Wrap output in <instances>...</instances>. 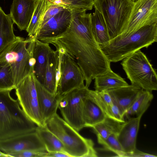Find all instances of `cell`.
Here are the masks:
<instances>
[{"mask_svg":"<svg viewBox=\"0 0 157 157\" xmlns=\"http://www.w3.org/2000/svg\"><path fill=\"white\" fill-rule=\"evenodd\" d=\"M43 42L53 45L56 50L75 62L82 72L87 88L97 76L111 68L110 62L94 37L91 24L86 21L70 23L65 33Z\"/></svg>","mask_w":157,"mask_h":157,"instance_id":"cell-1","label":"cell"},{"mask_svg":"<svg viewBox=\"0 0 157 157\" xmlns=\"http://www.w3.org/2000/svg\"><path fill=\"white\" fill-rule=\"evenodd\" d=\"M157 41V23L145 26L127 34H120L100 45L110 62H116Z\"/></svg>","mask_w":157,"mask_h":157,"instance_id":"cell-2","label":"cell"},{"mask_svg":"<svg viewBox=\"0 0 157 157\" xmlns=\"http://www.w3.org/2000/svg\"><path fill=\"white\" fill-rule=\"evenodd\" d=\"M10 90H0V140L35 131L36 125L26 115Z\"/></svg>","mask_w":157,"mask_h":157,"instance_id":"cell-3","label":"cell"},{"mask_svg":"<svg viewBox=\"0 0 157 157\" xmlns=\"http://www.w3.org/2000/svg\"><path fill=\"white\" fill-rule=\"evenodd\" d=\"M45 126L59 139L64 152L70 157L98 156L93 140L82 136L57 113L45 122Z\"/></svg>","mask_w":157,"mask_h":157,"instance_id":"cell-4","label":"cell"},{"mask_svg":"<svg viewBox=\"0 0 157 157\" xmlns=\"http://www.w3.org/2000/svg\"><path fill=\"white\" fill-rule=\"evenodd\" d=\"M35 40L18 36L0 55V61L7 62L10 66L15 86L26 77L34 74Z\"/></svg>","mask_w":157,"mask_h":157,"instance_id":"cell-5","label":"cell"},{"mask_svg":"<svg viewBox=\"0 0 157 157\" xmlns=\"http://www.w3.org/2000/svg\"><path fill=\"white\" fill-rule=\"evenodd\" d=\"M134 4L132 0H94V8L104 18L110 40L124 30Z\"/></svg>","mask_w":157,"mask_h":157,"instance_id":"cell-6","label":"cell"},{"mask_svg":"<svg viewBox=\"0 0 157 157\" xmlns=\"http://www.w3.org/2000/svg\"><path fill=\"white\" fill-rule=\"evenodd\" d=\"M122 60L121 64L131 83L151 92L157 90L156 72L144 53L139 50Z\"/></svg>","mask_w":157,"mask_h":157,"instance_id":"cell-7","label":"cell"},{"mask_svg":"<svg viewBox=\"0 0 157 157\" xmlns=\"http://www.w3.org/2000/svg\"><path fill=\"white\" fill-rule=\"evenodd\" d=\"M90 90L85 86L74 89L62 95L59 104L58 108L63 119L78 132L85 127L83 103Z\"/></svg>","mask_w":157,"mask_h":157,"instance_id":"cell-8","label":"cell"},{"mask_svg":"<svg viewBox=\"0 0 157 157\" xmlns=\"http://www.w3.org/2000/svg\"><path fill=\"white\" fill-rule=\"evenodd\" d=\"M33 73L25 78L16 86L15 94L26 115L37 126H45L40 110Z\"/></svg>","mask_w":157,"mask_h":157,"instance_id":"cell-9","label":"cell"},{"mask_svg":"<svg viewBox=\"0 0 157 157\" xmlns=\"http://www.w3.org/2000/svg\"><path fill=\"white\" fill-rule=\"evenodd\" d=\"M155 23H157V0H138L134 2L127 25L121 34H128Z\"/></svg>","mask_w":157,"mask_h":157,"instance_id":"cell-10","label":"cell"},{"mask_svg":"<svg viewBox=\"0 0 157 157\" xmlns=\"http://www.w3.org/2000/svg\"><path fill=\"white\" fill-rule=\"evenodd\" d=\"M84 81L82 72L75 62L67 55L62 54L61 76L56 94L62 96L74 89L84 87Z\"/></svg>","mask_w":157,"mask_h":157,"instance_id":"cell-11","label":"cell"},{"mask_svg":"<svg viewBox=\"0 0 157 157\" xmlns=\"http://www.w3.org/2000/svg\"><path fill=\"white\" fill-rule=\"evenodd\" d=\"M0 150L8 155L26 151L46 150L35 131L0 140Z\"/></svg>","mask_w":157,"mask_h":157,"instance_id":"cell-12","label":"cell"},{"mask_svg":"<svg viewBox=\"0 0 157 157\" xmlns=\"http://www.w3.org/2000/svg\"><path fill=\"white\" fill-rule=\"evenodd\" d=\"M71 18L70 9L60 11L41 26L33 37L43 42L62 34L68 29Z\"/></svg>","mask_w":157,"mask_h":157,"instance_id":"cell-13","label":"cell"},{"mask_svg":"<svg viewBox=\"0 0 157 157\" xmlns=\"http://www.w3.org/2000/svg\"><path fill=\"white\" fill-rule=\"evenodd\" d=\"M38 0H13L10 15L20 31L26 30Z\"/></svg>","mask_w":157,"mask_h":157,"instance_id":"cell-14","label":"cell"},{"mask_svg":"<svg viewBox=\"0 0 157 157\" xmlns=\"http://www.w3.org/2000/svg\"><path fill=\"white\" fill-rule=\"evenodd\" d=\"M144 90L134 83L106 90L111 96L113 102L125 115L140 93Z\"/></svg>","mask_w":157,"mask_h":157,"instance_id":"cell-15","label":"cell"},{"mask_svg":"<svg viewBox=\"0 0 157 157\" xmlns=\"http://www.w3.org/2000/svg\"><path fill=\"white\" fill-rule=\"evenodd\" d=\"M142 115L130 118L123 123L117 135V139L125 153H130L136 148V138Z\"/></svg>","mask_w":157,"mask_h":157,"instance_id":"cell-16","label":"cell"},{"mask_svg":"<svg viewBox=\"0 0 157 157\" xmlns=\"http://www.w3.org/2000/svg\"><path fill=\"white\" fill-rule=\"evenodd\" d=\"M35 81L39 106L45 124L47 120L57 113L62 96L53 94L48 91L36 77Z\"/></svg>","mask_w":157,"mask_h":157,"instance_id":"cell-17","label":"cell"},{"mask_svg":"<svg viewBox=\"0 0 157 157\" xmlns=\"http://www.w3.org/2000/svg\"><path fill=\"white\" fill-rule=\"evenodd\" d=\"M35 39L33 50L35 59L34 74L38 81L43 84L44 79L48 56L53 50L49 46V44Z\"/></svg>","mask_w":157,"mask_h":157,"instance_id":"cell-18","label":"cell"},{"mask_svg":"<svg viewBox=\"0 0 157 157\" xmlns=\"http://www.w3.org/2000/svg\"><path fill=\"white\" fill-rule=\"evenodd\" d=\"M83 116L85 127L92 128L103 121L106 116L100 105L91 95L90 90L84 100Z\"/></svg>","mask_w":157,"mask_h":157,"instance_id":"cell-19","label":"cell"},{"mask_svg":"<svg viewBox=\"0 0 157 157\" xmlns=\"http://www.w3.org/2000/svg\"><path fill=\"white\" fill-rule=\"evenodd\" d=\"M14 24L10 14L5 13L0 6V55L18 37L14 33Z\"/></svg>","mask_w":157,"mask_h":157,"instance_id":"cell-20","label":"cell"},{"mask_svg":"<svg viewBox=\"0 0 157 157\" xmlns=\"http://www.w3.org/2000/svg\"><path fill=\"white\" fill-rule=\"evenodd\" d=\"M59 59V52L52 50L48 54L45 77L42 84L48 91L56 94V76Z\"/></svg>","mask_w":157,"mask_h":157,"instance_id":"cell-21","label":"cell"},{"mask_svg":"<svg viewBox=\"0 0 157 157\" xmlns=\"http://www.w3.org/2000/svg\"><path fill=\"white\" fill-rule=\"evenodd\" d=\"M94 79L95 90L97 92L128 85L124 78L113 71L111 68L105 73L97 76Z\"/></svg>","mask_w":157,"mask_h":157,"instance_id":"cell-22","label":"cell"},{"mask_svg":"<svg viewBox=\"0 0 157 157\" xmlns=\"http://www.w3.org/2000/svg\"><path fill=\"white\" fill-rule=\"evenodd\" d=\"M91 26L94 37L99 45L104 44L109 41L104 18L101 14L96 8L91 16Z\"/></svg>","mask_w":157,"mask_h":157,"instance_id":"cell-23","label":"cell"},{"mask_svg":"<svg viewBox=\"0 0 157 157\" xmlns=\"http://www.w3.org/2000/svg\"><path fill=\"white\" fill-rule=\"evenodd\" d=\"M35 131L48 152L59 151L65 152L63 145L59 139L46 126H37Z\"/></svg>","mask_w":157,"mask_h":157,"instance_id":"cell-24","label":"cell"},{"mask_svg":"<svg viewBox=\"0 0 157 157\" xmlns=\"http://www.w3.org/2000/svg\"><path fill=\"white\" fill-rule=\"evenodd\" d=\"M51 3L47 0H38L31 20L26 30L29 37H33L37 33L44 15Z\"/></svg>","mask_w":157,"mask_h":157,"instance_id":"cell-25","label":"cell"},{"mask_svg":"<svg viewBox=\"0 0 157 157\" xmlns=\"http://www.w3.org/2000/svg\"><path fill=\"white\" fill-rule=\"evenodd\" d=\"M122 124L106 116L103 121L92 128L97 137L106 139L112 134L117 135Z\"/></svg>","mask_w":157,"mask_h":157,"instance_id":"cell-26","label":"cell"},{"mask_svg":"<svg viewBox=\"0 0 157 157\" xmlns=\"http://www.w3.org/2000/svg\"><path fill=\"white\" fill-rule=\"evenodd\" d=\"M153 98L152 92L143 90L128 109L125 115L135 114L136 117L143 115L149 106Z\"/></svg>","mask_w":157,"mask_h":157,"instance_id":"cell-27","label":"cell"},{"mask_svg":"<svg viewBox=\"0 0 157 157\" xmlns=\"http://www.w3.org/2000/svg\"><path fill=\"white\" fill-rule=\"evenodd\" d=\"M11 69L9 64L4 61H0V90L15 89Z\"/></svg>","mask_w":157,"mask_h":157,"instance_id":"cell-28","label":"cell"},{"mask_svg":"<svg viewBox=\"0 0 157 157\" xmlns=\"http://www.w3.org/2000/svg\"><path fill=\"white\" fill-rule=\"evenodd\" d=\"M52 4L64 6L70 10L82 9L91 10L94 0H47Z\"/></svg>","mask_w":157,"mask_h":157,"instance_id":"cell-29","label":"cell"},{"mask_svg":"<svg viewBox=\"0 0 157 157\" xmlns=\"http://www.w3.org/2000/svg\"><path fill=\"white\" fill-rule=\"evenodd\" d=\"M98 143L102 145L105 150L113 152L117 156L124 157L125 152L119 141L117 135L112 134L106 139L97 137Z\"/></svg>","mask_w":157,"mask_h":157,"instance_id":"cell-30","label":"cell"},{"mask_svg":"<svg viewBox=\"0 0 157 157\" xmlns=\"http://www.w3.org/2000/svg\"><path fill=\"white\" fill-rule=\"evenodd\" d=\"M90 93L105 113L107 107L113 103L111 96L106 91L97 92L90 90Z\"/></svg>","mask_w":157,"mask_h":157,"instance_id":"cell-31","label":"cell"},{"mask_svg":"<svg viewBox=\"0 0 157 157\" xmlns=\"http://www.w3.org/2000/svg\"><path fill=\"white\" fill-rule=\"evenodd\" d=\"M105 113L107 117L121 123L125 122L124 115L114 103L106 109Z\"/></svg>","mask_w":157,"mask_h":157,"instance_id":"cell-32","label":"cell"},{"mask_svg":"<svg viewBox=\"0 0 157 157\" xmlns=\"http://www.w3.org/2000/svg\"><path fill=\"white\" fill-rule=\"evenodd\" d=\"M66 8L64 6L51 3L48 8L44 15L39 29L55 14L60 11Z\"/></svg>","mask_w":157,"mask_h":157,"instance_id":"cell-33","label":"cell"},{"mask_svg":"<svg viewBox=\"0 0 157 157\" xmlns=\"http://www.w3.org/2000/svg\"><path fill=\"white\" fill-rule=\"evenodd\" d=\"M48 151H26L9 154L11 157H45Z\"/></svg>","mask_w":157,"mask_h":157,"instance_id":"cell-34","label":"cell"},{"mask_svg":"<svg viewBox=\"0 0 157 157\" xmlns=\"http://www.w3.org/2000/svg\"><path fill=\"white\" fill-rule=\"evenodd\" d=\"M124 157H156L157 156L152 154L142 152L136 148L133 151L124 154Z\"/></svg>","mask_w":157,"mask_h":157,"instance_id":"cell-35","label":"cell"},{"mask_svg":"<svg viewBox=\"0 0 157 157\" xmlns=\"http://www.w3.org/2000/svg\"><path fill=\"white\" fill-rule=\"evenodd\" d=\"M45 157H70L66 153L62 151L48 152Z\"/></svg>","mask_w":157,"mask_h":157,"instance_id":"cell-36","label":"cell"},{"mask_svg":"<svg viewBox=\"0 0 157 157\" xmlns=\"http://www.w3.org/2000/svg\"><path fill=\"white\" fill-rule=\"evenodd\" d=\"M0 157H11V156L0 150Z\"/></svg>","mask_w":157,"mask_h":157,"instance_id":"cell-37","label":"cell"},{"mask_svg":"<svg viewBox=\"0 0 157 157\" xmlns=\"http://www.w3.org/2000/svg\"><path fill=\"white\" fill-rule=\"evenodd\" d=\"M133 2H135L137 1L138 0H132Z\"/></svg>","mask_w":157,"mask_h":157,"instance_id":"cell-38","label":"cell"}]
</instances>
